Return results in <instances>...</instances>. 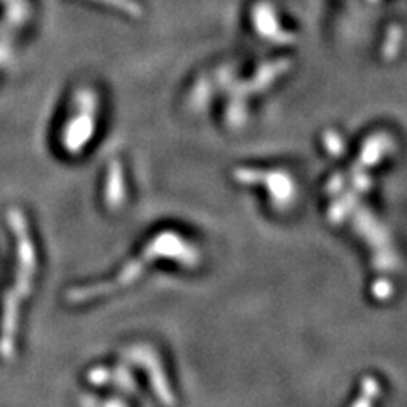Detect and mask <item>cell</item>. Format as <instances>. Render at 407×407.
I'll return each instance as SVG.
<instances>
[{
    "label": "cell",
    "mask_w": 407,
    "mask_h": 407,
    "mask_svg": "<svg viewBox=\"0 0 407 407\" xmlns=\"http://www.w3.org/2000/svg\"><path fill=\"white\" fill-rule=\"evenodd\" d=\"M324 146H326V150L335 156L343 155V151H344V144H343L341 136H339L338 132H335V131L324 132Z\"/></svg>",
    "instance_id": "3"
},
{
    "label": "cell",
    "mask_w": 407,
    "mask_h": 407,
    "mask_svg": "<svg viewBox=\"0 0 407 407\" xmlns=\"http://www.w3.org/2000/svg\"><path fill=\"white\" fill-rule=\"evenodd\" d=\"M254 26H256V31L265 38H273L275 36L277 31V19L275 14H273V9L268 6V3H260L256 9V14H254Z\"/></svg>",
    "instance_id": "1"
},
{
    "label": "cell",
    "mask_w": 407,
    "mask_h": 407,
    "mask_svg": "<svg viewBox=\"0 0 407 407\" xmlns=\"http://www.w3.org/2000/svg\"><path fill=\"white\" fill-rule=\"evenodd\" d=\"M392 146L390 139L387 136H375L371 138L369 143H365L363 146V155H362V162H369L367 165H371V162L378 160L383 155V150Z\"/></svg>",
    "instance_id": "2"
}]
</instances>
